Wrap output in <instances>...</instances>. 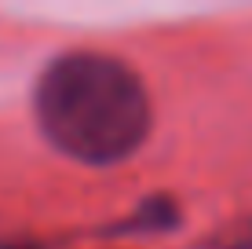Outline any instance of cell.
I'll use <instances>...</instances> for the list:
<instances>
[{
  "instance_id": "obj_1",
  "label": "cell",
  "mask_w": 252,
  "mask_h": 249,
  "mask_svg": "<svg viewBox=\"0 0 252 249\" xmlns=\"http://www.w3.org/2000/svg\"><path fill=\"white\" fill-rule=\"evenodd\" d=\"M33 117L59 154L106 169L128 161L146 143L154 107L139 73L117 55L66 51L33 84Z\"/></svg>"
}]
</instances>
